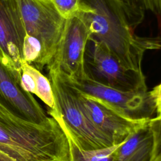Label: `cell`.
<instances>
[{
  "label": "cell",
  "instance_id": "52a82bcc",
  "mask_svg": "<svg viewBox=\"0 0 161 161\" xmlns=\"http://www.w3.org/2000/svg\"><path fill=\"white\" fill-rule=\"evenodd\" d=\"M69 78L82 94L102 101L129 118L150 119L156 111L155 104L150 92L125 91L101 84L87 78L77 81Z\"/></svg>",
  "mask_w": 161,
  "mask_h": 161
},
{
  "label": "cell",
  "instance_id": "6da1fadb",
  "mask_svg": "<svg viewBox=\"0 0 161 161\" xmlns=\"http://www.w3.org/2000/svg\"><path fill=\"white\" fill-rule=\"evenodd\" d=\"M74 16L89 29V38L104 44L126 69L143 72L147 50L161 48V38L135 35L117 0H80Z\"/></svg>",
  "mask_w": 161,
  "mask_h": 161
},
{
  "label": "cell",
  "instance_id": "e0dca14e",
  "mask_svg": "<svg viewBox=\"0 0 161 161\" xmlns=\"http://www.w3.org/2000/svg\"><path fill=\"white\" fill-rule=\"evenodd\" d=\"M52 1L59 13L67 19L75 14L80 0H52Z\"/></svg>",
  "mask_w": 161,
  "mask_h": 161
},
{
  "label": "cell",
  "instance_id": "ba28073f",
  "mask_svg": "<svg viewBox=\"0 0 161 161\" xmlns=\"http://www.w3.org/2000/svg\"><path fill=\"white\" fill-rule=\"evenodd\" d=\"M78 92L80 101L90 121L112 145L121 144L150 120L129 118L102 101L84 95L79 90Z\"/></svg>",
  "mask_w": 161,
  "mask_h": 161
},
{
  "label": "cell",
  "instance_id": "3957f363",
  "mask_svg": "<svg viewBox=\"0 0 161 161\" xmlns=\"http://www.w3.org/2000/svg\"><path fill=\"white\" fill-rule=\"evenodd\" d=\"M48 72L54 98V108H49L48 113L65 135L84 150L112 146L90 121L80 101L78 90L69 77L57 70Z\"/></svg>",
  "mask_w": 161,
  "mask_h": 161
},
{
  "label": "cell",
  "instance_id": "2e32d148",
  "mask_svg": "<svg viewBox=\"0 0 161 161\" xmlns=\"http://www.w3.org/2000/svg\"><path fill=\"white\" fill-rule=\"evenodd\" d=\"M148 126L153 140L150 161H161V117L150 118Z\"/></svg>",
  "mask_w": 161,
  "mask_h": 161
},
{
  "label": "cell",
  "instance_id": "4fadbf2b",
  "mask_svg": "<svg viewBox=\"0 0 161 161\" xmlns=\"http://www.w3.org/2000/svg\"><path fill=\"white\" fill-rule=\"evenodd\" d=\"M26 65L27 69L32 74L35 79V94L44 103H45L49 108H53L54 98L50 81L33 65L28 64V62L26 63Z\"/></svg>",
  "mask_w": 161,
  "mask_h": 161
},
{
  "label": "cell",
  "instance_id": "7c38bea8",
  "mask_svg": "<svg viewBox=\"0 0 161 161\" xmlns=\"http://www.w3.org/2000/svg\"><path fill=\"white\" fill-rule=\"evenodd\" d=\"M67 137L69 144V161H113L116 150L119 145L101 149L84 150L78 147L71 138L67 136Z\"/></svg>",
  "mask_w": 161,
  "mask_h": 161
},
{
  "label": "cell",
  "instance_id": "d6986e66",
  "mask_svg": "<svg viewBox=\"0 0 161 161\" xmlns=\"http://www.w3.org/2000/svg\"><path fill=\"white\" fill-rule=\"evenodd\" d=\"M147 10H150L161 18V0H145Z\"/></svg>",
  "mask_w": 161,
  "mask_h": 161
},
{
  "label": "cell",
  "instance_id": "5b68a950",
  "mask_svg": "<svg viewBox=\"0 0 161 161\" xmlns=\"http://www.w3.org/2000/svg\"><path fill=\"white\" fill-rule=\"evenodd\" d=\"M86 78L125 91H147L143 72L124 67L103 43L89 38L84 54Z\"/></svg>",
  "mask_w": 161,
  "mask_h": 161
},
{
  "label": "cell",
  "instance_id": "277c9868",
  "mask_svg": "<svg viewBox=\"0 0 161 161\" xmlns=\"http://www.w3.org/2000/svg\"><path fill=\"white\" fill-rule=\"evenodd\" d=\"M0 127L38 161H69L67 137L52 116L46 124L38 125L15 116L0 105Z\"/></svg>",
  "mask_w": 161,
  "mask_h": 161
},
{
  "label": "cell",
  "instance_id": "9c48e42d",
  "mask_svg": "<svg viewBox=\"0 0 161 161\" xmlns=\"http://www.w3.org/2000/svg\"><path fill=\"white\" fill-rule=\"evenodd\" d=\"M21 72L5 65L0 59V105L15 116L30 123L45 125L51 117L45 114L31 93L20 85Z\"/></svg>",
  "mask_w": 161,
  "mask_h": 161
},
{
  "label": "cell",
  "instance_id": "9a60e30c",
  "mask_svg": "<svg viewBox=\"0 0 161 161\" xmlns=\"http://www.w3.org/2000/svg\"><path fill=\"white\" fill-rule=\"evenodd\" d=\"M0 150L17 161H38L31 154L19 147L1 127Z\"/></svg>",
  "mask_w": 161,
  "mask_h": 161
},
{
  "label": "cell",
  "instance_id": "5bb4252c",
  "mask_svg": "<svg viewBox=\"0 0 161 161\" xmlns=\"http://www.w3.org/2000/svg\"><path fill=\"white\" fill-rule=\"evenodd\" d=\"M128 18L130 25L134 30L143 21L147 11L145 0H117Z\"/></svg>",
  "mask_w": 161,
  "mask_h": 161
},
{
  "label": "cell",
  "instance_id": "30bf717a",
  "mask_svg": "<svg viewBox=\"0 0 161 161\" xmlns=\"http://www.w3.org/2000/svg\"><path fill=\"white\" fill-rule=\"evenodd\" d=\"M25 38L18 0H0V59L20 72Z\"/></svg>",
  "mask_w": 161,
  "mask_h": 161
},
{
  "label": "cell",
  "instance_id": "ffe728a7",
  "mask_svg": "<svg viewBox=\"0 0 161 161\" xmlns=\"http://www.w3.org/2000/svg\"><path fill=\"white\" fill-rule=\"evenodd\" d=\"M0 161H17L0 150Z\"/></svg>",
  "mask_w": 161,
  "mask_h": 161
},
{
  "label": "cell",
  "instance_id": "8fae6325",
  "mask_svg": "<svg viewBox=\"0 0 161 161\" xmlns=\"http://www.w3.org/2000/svg\"><path fill=\"white\" fill-rule=\"evenodd\" d=\"M152 145L148 123L118 146L113 161H150Z\"/></svg>",
  "mask_w": 161,
  "mask_h": 161
},
{
  "label": "cell",
  "instance_id": "7a4b0ae2",
  "mask_svg": "<svg viewBox=\"0 0 161 161\" xmlns=\"http://www.w3.org/2000/svg\"><path fill=\"white\" fill-rule=\"evenodd\" d=\"M26 31L24 60L40 70L52 58L66 19L52 0H18Z\"/></svg>",
  "mask_w": 161,
  "mask_h": 161
},
{
  "label": "cell",
  "instance_id": "8992f818",
  "mask_svg": "<svg viewBox=\"0 0 161 161\" xmlns=\"http://www.w3.org/2000/svg\"><path fill=\"white\" fill-rule=\"evenodd\" d=\"M90 35L79 18L67 19L56 51L47 65L48 70L59 71L76 81L86 78L84 54Z\"/></svg>",
  "mask_w": 161,
  "mask_h": 161
},
{
  "label": "cell",
  "instance_id": "ac0fdd59",
  "mask_svg": "<svg viewBox=\"0 0 161 161\" xmlns=\"http://www.w3.org/2000/svg\"><path fill=\"white\" fill-rule=\"evenodd\" d=\"M150 92L155 104L157 117H161V83L155 86Z\"/></svg>",
  "mask_w": 161,
  "mask_h": 161
}]
</instances>
